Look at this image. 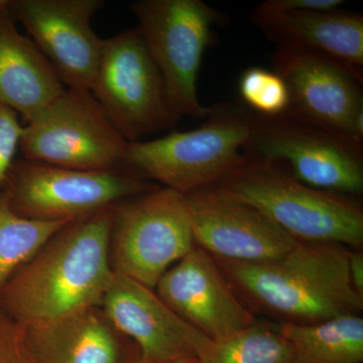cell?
<instances>
[{
	"instance_id": "6da1fadb",
	"label": "cell",
	"mask_w": 363,
	"mask_h": 363,
	"mask_svg": "<svg viewBox=\"0 0 363 363\" xmlns=\"http://www.w3.org/2000/svg\"><path fill=\"white\" fill-rule=\"evenodd\" d=\"M112 206L64 227L9 279L0 306L14 321L28 326L101 304L116 274Z\"/></svg>"
},
{
	"instance_id": "7a4b0ae2",
	"label": "cell",
	"mask_w": 363,
	"mask_h": 363,
	"mask_svg": "<svg viewBox=\"0 0 363 363\" xmlns=\"http://www.w3.org/2000/svg\"><path fill=\"white\" fill-rule=\"evenodd\" d=\"M350 248L297 242L283 257L259 262L213 257L238 297L281 323L315 324L359 314L363 297L348 271Z\"/></svg>"
},
{
	"instance_id": "3957f363",
	"label": "cell",
	"mask_w": 363,
	"mask_h": 363,
	"mask_svg": "<svg viewBox=\"0 0 363 363\" xmlns=\"http://www.w3.org/2000/svg\"><path fill=\"white\" fill-rule=\"evenodd\" d=\"M214 187L257 208L298 242L362 247L358 203L310 187L269 162L245 156Z\"/></svg>"
},
{
	"instance_id": "277c9868",
	"label": "cell",
	"mask_w": 363,
	"mask_h": 363,
	"mask_svg": "<svg viewBox=\"0 0 363 363\" xmlns=\"http://www.w3.org/2000/svg\"><path fill=\"white\" fill-rule=\"evenodd\" d=\"M252 123L247 108L215 105L196 130L128 143L123 168L183 195L211 187L245 159Z\"/></svg>"
},
{
	"instance_id": "5b68a950",
	"label": "cell",
	"mask_w": 363,
	"mask_h": 363,
	"mask_svg": "<svg viewBox=\"0 0 363 363\" xmlns=\"http://www.w3.org/2000/svg\"><path fill=\"white\" fill-rule=\"evenodd\" d=\"M363 147L286 111L253 113L245 157L269 162L310 187L344 196L363 191Z\"/></svg>"
},
{
	"instance_id": "8992f818",
	"label": "cell",
	"mask_w": 363,
	"mask_h": 363,
	"mask_svg": "<svg viewBox=\"0 0 363 363\" xmlns=\"http://www.w3.org/2000/svg\"><path fill=\"white\" fill-rule=\"evenodd\" d=\"M130 9L161 72L169 104L180 117L206 119L212 107L198 97V76L212 28L223 14L201 0H138Z\"/></svg>"
},
{
	"instance_id": "52a82bcc",
	"label": "cell",
	"mask_w": 363,
	"mask_h": 363,
	"mask_svg": "<svg viewBox=\"0 0 363 363\" xmlns=\"http://www.w3.org/2000/svg\"><path fill=\"white\" fill-rule=\"evenodd\" d=\"M111 262L116 274L155 290L195 247L185 195L159 187L112 206Z\"/></svg>"
},
{
	"instance_id": "ba28073f",
	"label": "cell",
	"mask_w": 363,
	"mask_h": 363,
	"mask_svg": "<svg viewBox=\"0 0 363 363\" xmlns=\"http://www.w3.org/2000/svg\"><path fill=\"white\" fill-rule=\"evenodd\" d=\"M128 140L89 90L66 88L23 123V159L80 171L123 168Z\"/></svg>"
},
{
	"instance_id": "9c48e42d",
	"label": "cell",
	"mask_w": 363,
	"mask_h": 363,
	"mask_svg": "<svg viewBox=\"0 0 363 363\" xmlns=\"http://www.w3.org/2000/svg\"><path fill=\"white\" fill-rule=\"evenodd\" d=\"M159 187L123 169L80 171L21 159L11 164L1 193L25 218L74 221Z\"/></svg>"
},
{
	"instance_id": "30bf717a",
	"label": "cell",
	"mask_w": 363,
	"mask_h": 363,
	"mask_svg": "<svg viewBox=\"0 0 363 363\" xmlns=\"http://www.w3.org/2000/svg\"><path fill=\"white\" fill-rule=\"evenodd\" d=\"M91 92L128 143L174 128L181 118L169 104L161 72L138 26L104 39Z\"/></svg>"
},
{
	"instance_id": "8fae6325",
	"label": "cell",
	"mask_w": 363,
	"mask_h": 363,
	"mask_svg": "<svg viewBox=\"0 0 363 363\" xmlns=\"http://www.w3.org/2000/svg\"><path fill=\"white\" fill-rule=\"evenodd\" d=\"M271 61L290 93L289 112L363 147L362 70L304 48H277Z\"/></svg>"
},
{
	"instance_id": "7c38bea8",
	"label": "cell",
	"mask_w": 363,
	"mask_h": 363,
	"mask_svg": "<svg viewBox=\"0 0 363 363\" xmlns=\"http://www.w3.org/2000/svg\"><path fill=\"white\" fill-rule=\"evenodd\" d=\"M104 6V0H9L7 11L25 26L67 88L91 91L104 44L91 21Z\"/></svg>"
},
{
	"instance_id": "4fadbf2b",
	"label": "cell",
	"mask_w": 363,
	"mask_h": 363,
	"mask_svg": "<svg viewBox=\"0 0 363 363\" xmlns=\"http://www.w3.org/2000/svg\"><path fill=\"white\" fill-rule=\"evenodd\" d=\"M185 198L195 247L211 257L267 262L283 257L297 245L257 208L214 186L189 193Z\"/></svg>"
},
{
	"instance_id": "5bb4252c",
	"label": "cell",
	"mask_w": 363,
	"mask_h": 363,
	"mask_svg": "<svg viewBox=\"0 0 363 363\" xmlns=\"http://www.w3.org/2000/svg\"><path fill=\"white\" fill-rule=\"evenodd\" d=\"M155 290L172 311L210 340L257 323L213 257L197 247L162 274Z\"/></svg>"
},
{
	"instance_id": "9a60e30c",
	"label": "cell",
	"mask_w": 363,
	"mask_h": 363,
	"mask_svg": "<svg viewBox=\"0 0 363 363\" xmlns=\"http://www.w3.org/2000/svg\"><path fill=\"white\" fill-rule=\"evenodd\" d=\"M100 305L109 323L133 339L140 357L150 362L196 357L207 338L172 311L156 291L116 272Z\"/></svg>"
},
{
	"instance_id": "2e32d148",
	"label": "cell",
	"mask_w": 363,
	"mask_h": 363,
	"mask_svg": "<svg viewBox=\"0 0 363 363\" xmlns=\"http://www.w3.org/2000/svg\"><path fill=\"white\" fill-rule=\"evenodd\" d=\"M252 21L277 48L324 52L362 71L363 16L345 9H285L267 0L253 9Z\"/></svg>"
},
{
	"instance_id": "e0dca14e",
	"label": "cell",
	"mask_w": 363,
	"mask_h": 363,
	"mask_svg": "<svg viewBox=\"0 0 363 363\" xmlns=\"http://www.w3.org/2000/svg\"><path fill=\"white\" fill-rule=\"evenodd\" d=\"M65 90L49 60L18 32L9 11H0V106L16 112L26 123Z\"/></svg>"
},
{
	"instance_id": "ac0fdd59",
	"label": "cell",
	"mask_w": 363,
	"mask_h": 363,
	"mask_svg": "<svg viewBox=\"0 0 363 363\" xmlns=\"http://www.w3.org/2000/svg\"><path fill=\"white\" fill-rule=\"evenodd\" d=\"M40 363H119L121 345L96 307L23 326Z\"/></svg>"
},
{
	"instance_id": "d6986e66",
	"label": "cell",
	"mask_w": 363,
	"mask_h": 363,
	"mask_svg": "<svg viewBox=\"0 0 363 363\" xmlns=\"http://www.w3.org/2000/svg\"><path fill=\"white\" fill-rule=\"evenodd\" d=\"M276 327L292 347L293 363L363 362V319L359 314Z\"/></svg>"
},
{
	"instance_id": "ffe728a7",
	"label": "cell",
	"mask_w": 363,
	"mask_h": 363,
	"mask_svg": "<svg viewBox=\"0 0 363 363\" xmlns=\"http://www.w3.org/2000/svg\"><path fill=\"white\" fill-rule=\"evenodd\" d=\"M196 358L200 363H293V350L276 326L257 322L221 340L205 339Z\"/></svg>"
},
{
	"instance_id": "44dd1931",
	"label": "cell",
	"mask_w": 363,
	"mask_h": 363,
	"mask_svg": "<svg viewBox=\"0 0 363 363\" xmlns=\"http://www.w3.org/2000/svg\"><path fill=\"white\" fill-rule=\"evenodd\" d=\"M71 222L25 218L11 210L0 193V291L55 234Z\"/></svg>"
},
{
	"instance_id": "7402d4cb",
	"label": "cell",
	"mask_w": 363,
	"mask_h": 363,
	"mask_svg": "<svg viewBox=\"0 0 363 363\" xmlns=\"http://www.w3.org/2000/svg\"><path fill=\"white\" fill-rule=\"evenodd\" d=\"M238 92L257 116H281L290 108V93L285 81L276 72L262 67H252L241 74Z\"/></svg>"
},
{
	"instance_id": "603a6c76",
	"label": "cell",
	"mask_w": 363,
	"mask_h": 363,
	"mask_svg": "<svg viewBox=\"0 0 363 363\" xmlns=\"http://www.w3.org/2000/svg\"><path fill=\"white\" fill-rule=\"evenodd\" d=\"M0 363H40L25 328L0 306Z\"/></svg>"
},
{
	"instance_id": "cb8c5ba5",
	"label": "cell",
	"mask_w": 363,
	"mask_h": 363,
	"mask_svg": "<svg viewBox=\"0 0 363 363\" xmlns=\"http://www.w3.org/2000/svg\"><path fill=\"white\" fill-rule=\"evenodd\" d=\"M23 130V124L21 123L18 113L0 106V193L20 147Z\"/></svg>"
},
{
	"instance_id": "d4e9b609",
	"label": "cell",
	"mask_w": 363,
	"mask_h": 363,
	"mask_svg": "<svg viewBox=\"0 0 363 363\" xmlns=\"http://www.w3.org/2000/svg\"><path fill=\"white\" fill-rule=\"evenodd\" d=\"M348 271L353 288L363 297V253L359 250H350Z\"/></svg>"
},
{
	"instance_id": "484cf974",
	"label": "cell",
	"mask_w": 363,
	"mask_h": 363,
	"mask_svg": "<svg viewBox=\"0 0 363 363\" xmlns=\"http://www.w3.org/2000/svg\"><path fill=\"white\" fill-rule=\"evenodd\" d=\"M125 363H154V362H149V360L145 359V358L140 357V354L135 355V357L131 358L130 360H128V362H125Z\"/></svg>"
},
{
	"instance_id": "4316f807",
	"label": "cell",
	"mask_w": 363,
	"mask_h": 363,
	"mask_svg": "<svg viewBox=\"0 0 363 363\" xmlns=\"http://www.w3.org/2000/svg\"><path fill=\"white\" fill-rule=\"evenodd\" d=\"M169 363H200L199 360L196 357H188L183 358V359L176 360V362H169Z\"/></svg>"
},
{
	"instance_id": "83f0119b",
	"label": "cell",
	"mask_w": 363,
	"mask_h": 363,
	"mask_svg": "<svg viewBox=\"0 0 363 363\" xmlns=\"http://www.w3.org/2000/svg\"><path fill=\"white\" fill-rule=\"evenodd\" d=\"M9 4V0H0V11H6Z\"/></svg>"
}]
</instances>
